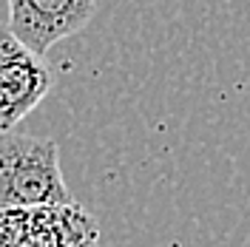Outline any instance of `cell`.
I'll return each instance as SVG.
<instances>
[{
  "mask_svg": "<svg viewBox=\"0 0 250 247\" xmlns=\"http://www.w3.org/2000/svg\"><path fill=\"white\" fill-rule=\"evenodd\" d=\"M57 142L17 131H0V207L34 210L71 205Z\"/></svg>",
  "mask_w": 250,
  "mask_h": 247,
  "instance_id": "1",
  "label": "cell"
},
{
  "mask_svg": "<svg viewBox=\"0 0 250 247\" xmlns=\"http://www.w3.org/2000/svg\"><path fill=\"white\" fill-rule=\"evenodd\" d=\"M51 68L43 54L23 46L9 26H0V131H15L51 91Z\"/></svg>",
  "mask_w": 250,
  "mask_h": 247,
  "instance_id": "2",
  "label": "cell"
},
{
  "mask_svg": "<svg viewBox=\"0 0 250 247\" xmlns=\"http://www.w3.org/2000/svg\"><path fill=\"white\" fill-rule=\"evenodd\" d=\"M6 6L9 31L34 54L77 34L97 12V0H6Z\"/></svg>",
  "mask_w": 250,
  "mask_h": 247,
  "instance_id": "3",
  "label": "cell"
},
{
  "mask_svg": "<svg viewBox=\"0 0 250 247\" xmlns=\"http://www.w3.org/2000/svg\"><path fill=\"white\" fill-rule=\"evenodd\" d=\"M20 247H97V222L80 205H51L26 210Z\"/></svg>",
  "mask_w": 250,
  "mask_h": 247,
  "instance_id": "4",
  "label": "cell"
},
{
  "mask_svg": "<svg viewBox=\"0 0 250 247\" xmlns=\"http://www.w3.org/2000/svg\"><path fill=\"white\" fill-rule=\"evenodd\" d=\"M26 233V210L0 207V247H20Z\"/></svg>",
  "mask_w": 250,
  "mask_h": 247,
  "instance_id": "5",
  "label": "cell"
}]
</instances>
